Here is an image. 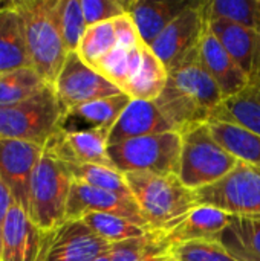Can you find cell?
Here are the masks:
<instances>
[{"instance_id":"obj_1","label":"cell","mask_w":260,"mask_h":261,"mask_svg":"<svg viewBox=\"0 0 260 261\" xmlns=\"http://www.w3.org/2000/svg\"><path fill=\"white\" fill-rule=\"evenodd\" d=\"M222 101L219 87L196 60L170 72L161 95L153 102L173 130L181 133L210 122Z\"/></svg>"},{"instance_id":"obj_2","label":"cell","mask_w":260,"mask_h":261,"mask_svg":"<svg viewBox=\"0 0 260 261\" xmlns=\"http://www.w3.org/2000/svg\"><path fill=\"white\" fill-rule=\"evenodd\" d=\"M124 176L150 231H166L199 206L196 193L176 174L126 173Z\"/></svg>"},{"instance_id":"obj_3","label":"cell","mask_w":260,"mask_h":261,"mask_svg":"<svg viewBox=\"0 0 260 261\" xmlns=\"http://www.w3.org/2000/svg\"><path fill=\"white\" fill-rule=\"evenodd\" d=\"M14 6L23 20L31 66L54 86L67 57L57 21V0H14Z\"/></svg>"},{"instance_id":"obj_4","label":"cell","mask_w":260,"mask_h":261,"mask_svg":"<svg viewBox=\"0 0 260 261\" xmlns=\"http://www.w3.org/2000/svg\"><path fill=\"white\" fill-rule=\"evenodd\" d=\"M74 184L70 168L51 144L43 147L32 173L28 216L43 232H54L66 222L69 193Z\"/></svg>"},{"instance_id":"obj_5","label":"cell","mask_w":260,"mask_h":261,"mask_svg":"<svg viewBox=\"0 0 260 261\" xmlns=\"http://www.w3.org/2000/svg\"><path fill=\"white\" fill-rule=\"evenodd\" d=\"M66 122V112L54 86L37 95L0 107V139H14L44 147Z\"/></svg>"},{"instance_id":"obj_6","label":"cell","mask_w":260,"mask_h":261,"mask_svg":"<svg viewBox=\"0 0 260 261\" xmlns=\"http://www.w3.org/2000/svg\"><path fill=\"white\" fill-rule=\"evenodd\" d=\"M179 179L192 191L205 188L227 176L239 161L213 138L207 124L181 132Z\"/></svg>"},{"instance_id":"obj_7","label":"cell","mask_w":260,"mask_h":261,"mask_svg":"<svg viewBox=\"0 0 260 261\" xmlns=\"http://www.w3.org/2000/svg\"><path fill=\"white\" fill-rule=\"evenodd\" d=\"M181 148V133L167 132L109 145V158L113 167L124 174L152 173L179 176Z\"/></svg>"},{"instance_id":"obj_8","label":"cell","mask_w":260,"mask_h":261,"mask_svg":"<svg viewBox=\"0 0 260 261\" xmlns=\"http://www.w3.org/2000/svg\"><path fill=\"white\" fill-rule=\"evenodd\" d=\"M195 193L199 206H211L238 219L260 220V171L245 162Z\"/></svg>"},{"instance_id":"obj_9","label":"cell","mask_w":260,"mask_h":261,"mask_svg":"<svg viewBox=\"0 0 260 261\" xmlns=\"http://www.w3.org/2000/svg\"><path fill=\"white\" fill-rule=\"evenodd\" d=\"M207 26V2H193L152 43L150 50L170 73L198 60Z\"/></svg>"},{"instance_id":"obj_10","label":"cell","mask_w":260,"mask_h":261,"mask_svg":"<svg viewBox=\"0 0 260 261\" xmlns=\"http://www.w3.org/2000/svg\"><path fill=\"white\" fill-rule=\"evenodd\" d=\"M54 89L66 115L78 106L123 93L113 83L87 66L77 52L67 54Z\"/></svg>"},{"instance_id":"obj_11","label":"cell","mask_w":260,"mask_h":261,"mask_svg":"<svg viewBox=\"0 0 260 261\" xmlns=\"http://www.w3.org/2000/svg\"><path fill=\"white\" fill-rule=\"evenodd\" d=\"M52 234L40 231L28 213L14 203L2 231L0 261H44Z\"/></svg>"},{"instance_id":"obj_12","label":"cell","mask_w":260,"mask_h":261,"mask_svg":"<svg viewBox=\"0 0 260 261\" xmlns=\"http://www.w3.org/2000/svg\"><path fill=\"white\" fill-rule=\"evenodd\" d=\"M43 147L31 142L0 139V179L11 190L14 200L29 211L32 173L41 158Z\"/></svg>"},{"instance_id":"obj_13","label":"cell","mask_w":260,"mask_h":261,"mask_svg":"<svg viewBox=\"0 0 260 261\" xmlns=\"http://www.w3.org/2000/svg\"><path fill=\"white\" fill-rule=\"evenodd\" d=\"M90 213L120 216L149 229L133 197L115 194L74 180L66 208V222L80 220L83 216Z\"/></svg>"},{"instance_id":"obj_14","label":"cell","mask_w":260,"mask_h":261,"mask_svg":"<svg viewBox=\"0 0 260 261\" xmlns=\"http://www.w3.org/2000/svg\"><path fill=\"white\" fill-rule=\"evenodd\" d=\"M110 248L81 220H67L54 231L44 261H95Z\"/></svg>"},{"instance_id":"obj_15","label":"cell","mask_w":260,"mask_h":261,"mask_svg":"<svg viewBox=\"0 0 260 261\" xmlns=\"http://www.w3.org/2000/svg\"><path fill=\"white\" fill-rule=\"evenodd\" d=\"M109 128L87 127L81 130L61 128L48 144L66 162L92 164L115 168L109 158Z\"/></svg>"},{"instance_id":"obj_16","label":"cell","mask_w":260,"mask_h":261,"mask_svg":"<svg viewBox=\"0 0 260 261\" xmlns=\"http://www.w3.org/2000/svg\"><path fill=\"white\" fill-rule=\"evenodd\" d=\"M208 26L250 83H260V31L213 17H208Z\"/></svg>"},{"instance_id":"obj_17","label":"cell","mask_w":260,"mask_h":261,"mask_svg":"<svg viewBox=\"0 0 260 261\" xmlns=\"http://www.w3.org/2000/svg\"><path fill=\"white\" fill-rule=\"evenodd\" d=\"M198 60L219 87L224 101L231 96H236L244 89H247L248 84H251L250 78L244 73V70L236 64V61L230 57V54L211 32L208 26V17L199 44Z\"/></svg>"},{"instance_id":"obj_18","label":"cell","mask_w":260,"mask_h":261,"mask_svg":"<svg viewBox=\"0 0 260 261\" xmlns=\"http://www.w3.org/2000/svg\"><path fill=\"white\" fill-rule=\"evenodd\" d=\"M233 217L211 206H196L173 226L166 231H152L156 240L170 248L175 245L196 242V240H216L231 223Z\"/></svg>"},{"instance_id":"obj_19","label":"cell","mask_w":260,"mask_h":261,"mask_svg":"<svg viewBox=\"0 0 260 261\" xmlns=\"http://www.w3.org/2000/svg\"><path fill=\"white\" fill-rule=\"evenodd\" d=\"M192 3L185 0H129L126 2V14L132 18L143 44L150 47Z\"/></svg>"},{"instance_id":"obj_20","label":"cell","mask_w":260,"mask_h":261,"mask_svg":"<svg viewBox=\"0 0 260 261\" xmlns=\"http://www.w3.org/2000/svg\"><path fill=\"white\" fill-rule=\"evenodd\" d=\"M175 132L153 101L132 99L109 135V145L129 139Z\"/></svg>"},{"instance_id":"obj_21","label":"cell","mask_w":260,"mask_h":261,"mask_svg":"<svg viewBox=\"0 0 260 261\" xmlns=\"http://www.w3.org/2000/svg\"><path fill=\"white\" fill-rule=\"evenodd\" d=\"M32 67L28 55L25 26L11 0L0 9V72Z\"/></svg>"},{"instance_id":"obj_22","label":"cell","mask_w":260,"mask_h":261,"mask_svg":"<svg viewBox=\"0 0 260 261\" xmlns=\"http://www.w3.org/2000/svg\"><path fill=\"white\" fill-rule=\"evenodd\" d=\"M213 138L239 162L260 168V136L230 122L210 121L207 122Z\"/></svg>"},{"instance_id":"obj_23","label":"cell","mask_w":260,"mask_h":261,"mask_svg":"<svg viewBox=\"0 0 260 261\" xmlns=\"http://www.w3.org/2000/svg\"><path fill=\"white\" fill-rule=\"evenodd\" d=\"M213 119L241 125L260 136V83H251L236 96L222 101Z\"/></svg>"},{"instance_id":"obj_24","label":"cell","mask_w":260,"mask_h":261,"mask_svg":"<svg viewBox=\"0 0 260 261\" xmlns=\"http://www.w3.org/2000/svg\"><path fill=\"white\" fill-rule=\"evenodd\" d=\"M216 240L236 260L260 261V220L233 217Z\"/></svg>"},{"instance_id":"obj_25","label":"cell","mask_w":260,"mask_h":261,"mask_svg":"<svg viewBox=\"0 0 260 261\" xmlns=\"http://www.w3.org/2000/svg\"><path fill=\"white\" fill-rule=\"evenodd\" d=\"M146 44H138L133 47H126L116 44V47L107 54L93 69L100 72L104 78L113 83L123 93L136 73L146 50Z\"/></svg>"},{"instance_id":"obj_26","label":"cell","mask_w":260,"mask_h":261,"mask_svg":"<svg viewBox=\"0 0 260 261\" xmlns=\"http://www.w3.org/2000/svg\"><path fill=\"white\" fill-rule=\"evenodd\" d=\"M169 72L166 70L164 64L158 60V57L150 50V47H146L143 61L127 84L124 93L129 95L132 99H144V101H155L166 83H167Z\"/></svg>"},{"instance_id":"obj_27","label":"cell","mask_w":260,"mask_h":261,"mask_svg":"<svg viewBox=\"0 0 260 261\" xmlns=\"http://www.w3.org/2000/svg\"><path fill=\"white\" fill-rule=\"evenodd\" d=\"M130 101L132 98L126 93L101 98L72 109L70 112H67L66 121L75 118L89 124V127H101L112 130Z\"/></svg>"},{"instance_id":"obj_28","label":"cell","mask_w":260,"mask_h":261,"mask_svg":"<svg viewBox=\"0 0 260 261\" xmlns=\"http://www.w3.org/2000/svg\"><path fill=\"white\" fill-rule=\"evenodd\" d=\"M80 220L109 245H116L132 239H139L144 237L147 232H150V229H147L146 226H141L129 219L112 216V214L90 213L83 216Z\"/></svg>"},{"instance_id":"obj_29","label":"cell","mask_w":260,"mask_h":261,"mask_svg":"<svg viewBox=\"0 0 260 261\" xmlns=\"http://www.w3.org/2000/svg\"><path fill=\"white\" fill-rule=\"evenodd\" d=\"M48 84L34 67H21L15 70L0 72V107L25 101Z\"/></svg>"},{"instance_id":"obj_30","label":"cell","mask_w":260,"mask_h":261,"mask_svg":"<svg viewBox=\"0 0 260 261\" xmlns=\"http://www.w3.org/2000/svg\"><path fill=\"white\" fill-rule=\"evenodd\" d=\"M67 165L70 168L75 182L86 184L115 194L133 197L126 182L124 173H121L116 168L92 165V164H75V162H67Z\"/></svg>"},{"instance_id":"obj_31","label":"cell","mask_w":260,"mask_h":261,"mask_svg":"<svg viewBox=\"0 0 260 261\" xmlns=\"http://www.w3.org/2000/svg\"><path fill=\"white\" fill-rule=\"evenodd\" d=\"M118 44L113 20L87 26L80 46L77 49L78 57L90 67H95L107 54H110Z\"/></svg>"},{"instance_id":"obj_32","label":"cell","mask_w":260,"mask_h":261,"mask_svg":"<svg viewBox=\"0 0 260 261\" xmlns=\"http://www.w3.org/2000/svg\"><path fill=\"white\" fill-rule=\"evenodd\" d=\"M207 14L260 31V0H211L207 2Z\"/></svg>"},{"instance_id":"obj_33","label":"cell","mask_w":260,"mask_h":261,"mask_svg":"<svg viewBox=\"0 0 260 261\" xmlns=\"http://www.w3.org/2000/svg\"><path fill=\"white\" fill-rule=\"evenodd\" d=\"M57 21L67 54L77 52L87 29L81 0H57Z\"/></svg>"},{"instance_id":"obj_34","label":"cell","mask_w":260,"mask_h":261,"mask_svg":"<svg viewBox=\"0 0 260 261\" xmlns=\"http://www.w3.org/2000/svg\"><path fill=\"white\" fill-rule=\"evenodd\" d=\"M109 257L110 261H167V248L150 231L144 237L113 245Z\"/></svg>"},{"instance_id":"obj_35","label":"cell","mask_w":260,"mask_h":261,"mask_svg":"<svg viewBox=\"0 0 260 261\" xmlns=\"http://www.w3.org/2000/svg\"><path fill=\"white\" fill-rule=\"evenodd\" d=\"M167 261H239L218 240H196L170 246Z\"/></svg>"},{"instance_id":"obj_36","label":"cell","mask_w":260,"mask_h":261,"mask_svg":"<svg viewBox=\"0 0 260 261\" xmlns=\"http://www.w3.org/2000/svg\"><path fill=\"white\" fill-rule=\"evenodd\" d=\"M87 26L112 21L126 14V2L121 0H81Z\"/></svg>"},{"instance_id":"obj_37","label":"cell","mask_w":260,"mask_h":261,"mask_svg":"<svg viewBox=\"0 0 260 261\" xmlns=\"http://www.w3.org/2000/svg\"><path fill=\"white\" fill-rule=\"evenodd\" d=\"M115 24V31H116V38H118V44L120 46H126V47H133L141 44V38L138 35V31L132 21V18L124 14L118 18L113 20Z\"/></svg>"},{"instance_id":"obj_38","label":"cell","mask_w":260,"mask_h":261,"mask_svg":"<svg viewBox=\"0 0 260 261\" xmlns=\"http://www.w3.org/2000/svg\"><path fill=\"white\" fill-rule=\"evenodd\" d=\"M14 203H15V200H14V196H12L11 190L0 179V240H2V231H3L5 220H6L8 213L11 211Z\"/></svg>"},{"instance_id":"obj_39","label":"cell","mask_w":260,"mask_h":261,"mask_svg":"<svg viewBox=\"0 0 260 261\" xmlns=\"http://www.w3.org/2000/svg\"><path fill=\"white\" fill-rule=\"evenodd\" d=\"M95 261H110V257H109V254H106V255H101L100 258H97Z\"/></svg>"},{"instance_id":"obj_40","label":"cell","mask_w":260,"mask_h":261,"mask_svg":"<svg viewBox=\"0 0 260 261\" xmlns=\"http://www.w3.org/2000/svg\"><path fill=\"white\" fill-rule=\"evenodd\" d=\"M9 2H11V0H0V9H2V8H5Z\"/></svg>"},{"instance_id":"obj_41","label":"cell","mask_w":260,"mask_h":261,"mask_svg":"<svg viewBox=\"0 0 260 261\" xmlns=\"http://www.w3.org/2000/svg\"><path fill=\"white\" fill-rule=\"evenodd\" d=\"M257 170H259V171H260V168H257Z\"/></svg>"}]
</instances>
